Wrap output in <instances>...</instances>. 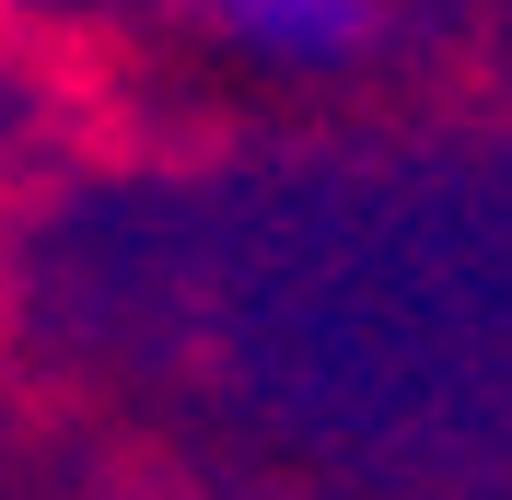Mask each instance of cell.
<instances>
[{
  "mask_svg": "<svg viewBox=\"0 0 512 500\" xmlns=\"http://www.w3.org/2000/svg\"><path fill=\"white\" fill-rule=\"evenodd\" d=\"M198 35H222L245 59H291V70H338L384 35V0H163Z\"/></svg>",
  "mask_w": 512,
  "mask_h": 500,
  "instance_id": "6da1fadb",
  "label": "cell"
}]
</instances>
